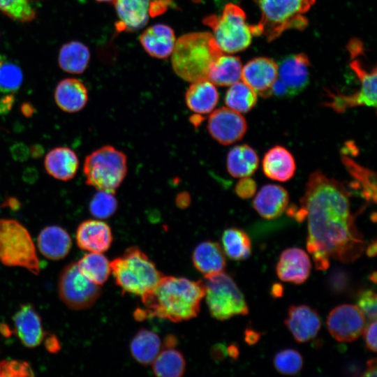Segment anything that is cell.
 Returning <instances> with one entry per match:
<instances>
[{"label":"cell","mask_w":377,"mask_h":377,"mask_svg":"<svg viewBox=\"0 0 377 377\" xmlns=\"http://www.w3.org/2000/svg\"><path fill=\"white\" fill-rule=\"evenodd\" d=\"M311 261L302 249L292 247L285 249L276 265V274L283 281L301 284L309 278Z\"/></svg>","instance_id":"17"},{"label":"cell","mask_w":377,"mask_h":377,"mask_svg":"<svg viewBox=\"0 0 377 377\" xmlns=\"http://www.w3.org/2000/svg\"><path fill=\"white\" fill-rule=\"evenodd\" d=\"M116 284L124 293L142 296L163 276L155 263L138 247L131 246L110 262Z\"/></svg>","instance_id":"5"},{"label":"cell","mask_w":377,"mask_h":377,"mask_svg":"<svg viewBox=\"0 0 377 377\" xmlns=\"http://www.w3.org/2000/svg\"><path fill=\"white\" fill-rule=\"evenodd\" d=\"M330 285L336 291L342 290L348 283V277L343 272H335L331 275Z\"/></svg>","instance_id":"46"},{"label":"cell","mask_w":377,"mask_h":377,"mask_svg":"<svg viewBox=\"0 0 377 377\" xmlns=\"http://www.w3.org/2000/svg\"><path fill=\"white\" fill-rule=\"evenodd\" d=\"M256 102L257 94L245 82L239 80L230 85L225 96L228 108L239 113L248 112Z\"/></svg>","instance_id":"37"},{"label":"cell","mask_w":377,"mask_h":377,"mask_svg":"<svg viewBox=\"0 0 377 377\" xmlns=\"http://www.w3.org/2000/svg\"><path fill=\"white\" fill-rule=\"evenodd\" d=\"M60 299L69 308L82 310L91 307L101 294V288L80 272L77 263L62 270L58 284Z\"/></svg>","instance_id":"10"},{"label":"cell","mask_w":377,"mask_h":377,"mask_svg":"<svg viewBox=\"0 0 377 377\" xmlns=\"http://www.w3.org/2000/svg\"><path fill=\"white\" fill-rule=\"evenodd\" d=\"M162 347L159 336L154 332L141 329L135 334L129 348L132 357L140 364H151Z\"/></svg>","instance_id":"30"},{"label":"cell","mask_w":377,"mask_h":377,"mask_svg":"<svg viewBox=\"0 0 377 377\" xmlns=\"http://www.w3.org/2000/svg\"><path fill=\"white\" fill-rule=\"evenodd\" d=\"M227 348L222 343L216 344L212 350V355L215 360H221L227 356Z\"/></svg>","instance_id":"49"},{"label":"cell","mask_w":377,"mask_h":377,"mask_svg":"<svg viewBox=\"0 0 377 377\" xmlns=\"http://www.w3.org/2000/svg\"><path fill=\"white\" fill-rule=\"evenodd\" d=\"M34 376L30 365L24 361L7 360L0 362V376L23 377Z\"/></svg>","instance_id":"42"},{"label":"cell","mask_w":377,"mask_h":377,"mask_svg":"<svg viewBox=\"0 0 377 377\" xmlns=\"http://www.w3.org/2000/svg\"><path fill=\"white\" fill-rule=\"evenodd\" d=\"M376 240L374 239L366 249V254L369 257H374L376 254Z\"/></svg>","instance_id":"59"},{"label":"cell","mask_w":377,"mask_h":377,"mask_svg":"<svg viewBox=\"0 0 377 377\" xmlns=\"http://www.w3.org/2000/svg\"><path fill=\"white\" fill-rule=\"evenodd\" d=\"M177 344V339L172 334L168 335L163 343V347L165 348H175Z\"/></svg>","instance_id":"56"},{"label":"cell","mask_w":377,"mask_h":377,"mask_svg":"<svg viewBox=\"0 0 377 377\" xmlns=\"http://www.w3.org/2000/svg\"><path fill=\"white\" fill-rule=\"evenodd\" d=\"M310 64L304 53L290 54L277 64V78L286 86L290 97L302 92L309 84Z\"/></svg>","instance_id":"15"},{"label":"cell","mask_w":377,"mask_h":377,"mask_svg":"<svg viewBox=\"0 0 377 377\" xmlns=\"http://www.w3.org/2000/svg\"><path fill=\"white\" fill-rule=\"evenodd\" d=\"M277 77L278 65L265 57L251 59L242 69L243 82L264 98L272 96V87Z\"/></svg>","instance_id":"14"},{"label":"cell","mask_w":377,"mask_h":377,"mask_svg":"<svg viewBox=\"0 0 377 377\" xmlns=\"http://www.w3.org/2000/svg\"><path fill=\"white\" fill-rule=\"evenodd\" d=\"M370 280L373 281L374 283L376 282V272H374L370 276Z\"/></svg>","instance_id":"60"},{"label":"cell","mask_w":377,"mask_h":377,"mask_svg":"<svg viewBox=\"0 0 377 377\" xmlns=\"http://www.w3.org/2000/svg\"><path fill=\"white\" fill-rule=\"evenodd\" d=\"M256 182L249 177H242L236 184L235 192L237 195L243 199L251 198L256 191Z\"/></svg>","instance_id":"44"},{"label":"cell","mask_w":377,"mask_h":377,"mask_svg":"<svg viewBox=\"0 0 377 377\" xmlns=\"http://www.w3.org/2000/svg\"><path fill=\"white\" fill-rule=\"evenodd\" d=\"M23 82L21 68L6 56L0 54V92L17 91Z\"/></svg>","instance_id":"38"},{"label":"cell","mask_w":377,"mask_h":377,"mask_svg":"<svg viewBox=\"0 0 377 377\" xmlns=\"http://www.w3.org/2000/svg\"><path fill=\"white\" fill-rule=\"evenodd\" d=\"M207 129L216 142L229 145L244 137L247 124L241 113L223 107L212 112L208 118Z\"/></svg>","instance_id":"13"},{"label":"cell","mask_w":377,"mask_h":377,"mask_svg":"<svg viewBox=\"0 0 377 377\" xmlns=\"http://www.w3.org/2000/svg\"><path fill=\"white\" fill-rule=\"evenodd\" d=\"M357 307L370 321L376 320L377 297L371 290L360 292L357 298Z\"/></svg>","instance_id":"43"},{"label":"cell","mask_w":377,"mask_h":377,"mask_svg":"<svg viewBox=\"0 0 377 377\" xmlns=\"http://www.w3.org/2000/svg\"><path fill=\"white\" fill-rule=\"evenodd\" d=\"M0 261L6 266L25 268L34 274L40 272L39 260L31 237L16 220H0Z\"/></svg>","instance_id":"8"},{"label":"cell","mask_w":377,"mask_h":377,"mask_svg":"<svg viewBox=\"0 0 377 377\" xmlns=\"http://www.w3.org/2000/svg\"><path fill=\"white\" fill-rule=\"evenodd\" d=\"M203 23L212 29L214 40L223 52H241L251 43V25L246 22L244 11L235 3H227L220 16L205 17Z\"/></svg>","instance_id":"7"},{"label":"cell","mask_w":377,"mask_h":377,"mask_svg":"<svg viewBox=\"0 0 377 377\" xmlns=\"http://www.w3.org/2000/svg\"><path fill=\"white\" fill-rule=\"evenodd\" d=\"M195 268L204 276L224 271L226 257L221 246L212 241H205L198 244L192 254Z\"/></svg>","instance_id":"26"},{"label":"cell","mask_w":377,"mask_h":377,"mask_svg":"<svg viewBox=\"0 0 377 377\" xmlns=\"http://www.w3.org/2000/svg\"><path fill=\"white\" fill-rule=\"evenodd\" d=\"M119 21L118 31H133L142 28L148 21L150 0H114Z\"/></svg>","instance_id":"22"},{"label":"cell","mask_w":377,"mask_h":377,"mask_svg":"<svg viewBox=\"0 0 377 377\" xmlns=\"http://www.w3.org/2000/svg\"><path fill=\"white\" fill-rule=\"evenodd\" d=\"M367 368L362 375L365 377H376V359L373 358L369 360L367 363Z\"/></svg>","instance_id":"51"},{"label":"cell","mask_w":377,"mask_h":377,"mask_svg":"<svg viewBox=\"0 0 377 377\" xmlns=\"http://www.w3.org/2000/svg\"><path fill=\"white\" fill-rule=\"evenodd\" d=\"M316 0H255L261 12L256 24L251 25L253 36L263 35L268 42L289 29L302 31L309 24L305 14Z\"/></svg>","instance_id":"4"},{"label":"cell","mask_w":377,"mask_h":377,"mask_svg":"<svg viewBox=\"0 0 377 377\" xmlns=\"http://www.w3.org/2000/svg\"><path fill=\"white\" fill-rule=\"evenodd\" d=\"M205 298L211 316L226 320L235 316H246L249 308L233 279L224 272L205 276Z\"/></svg>","instance_id":"9"},{"label":"cell","mask_w":377,"mask_h":377,"mask_svg":"<svg viewBox=\"0 0 377 377\" xmlns=\"http://www.w3.org/2000/svg\"><path fill=\"white\" fill-rule=\"evenodd\" d=\"M45 336L46 337L45 338V346L47 350L50 353L57 352L60 348L57 338L54 334L50 333H45Z\"/></svg>","instance_id":"48"},{"label":"cell","mask_w":377,"mask_h":377,"mask_svg":"<svg viewBox=\"0 0 377 377\" xmlns=\"http://www.w3.org/2000/svg\"><path fill=\"white\" fill-rule=\"evenodd\" d=\"M224 253L234 260L247 259L251 254V242L249 235L242 230L229 228L221 236Z\"/></svg>","instance_id":"34"},{"label":"cell","mask_w":377,"mask_h":377,"mask_svg":"<svg viewBox=\"0 0 377 377\" xmlns=\"http://www.w3.org/2000/svg\"><path fill=\"white\" fill-rule=\"evenodd\" d=\"M13 158L19 161H24L27 159L29 151L27 146L23 143H16L10 149Z\"/></svg>","instance_id":"47"},{"label":"cell","mask_w":377,"mask_h":377,"mask_svg":"<svg viewBox=\"0 0 377 377\" xmlns=\"http://www.w3.org/2000/svg\"><path fill=\"white\" fill-rule=\"evenodd\" d=\"M285 324L297 342L304 343L318 334L321 319L317 311L307 305H292Z\"/></svg>","instance_id":"16"},{"label":"cell","mask_w":377,"mask_h":377,"mask_svg":"<svg viewBox=\"0 0 377 377\" xmlns=\"http://www.w3.org/2000/svg\"><path fill=\"white\" fill-rule=\"evenodd\" d=\"M90 52L84 43L73 40L64 44L59 52L58 63L65 72L80 74L87 68Z\"/></svg>","instance_id":"31"},{"label":"cell","mask_w":377,"mask_h":377,"mask_svg":"<svg viewBox=\"0 0 377 377\" xmlns=\"http://www.w3.org/2000/svg\"><path fill=\"white\" fill-rule=\"evenodd\" d=\"M14 98L13 95H8L0 101V113L8 112L11 108Z\"/></svg>","instance_id":"52"},{"label":"cell","mask_w":377,"mask_h":377,"mask_svg":"<svg viewBox=\"0 0 377 377\" xmlns=\"http://www.w3.org/2000/svg\"><path fill=\"white\" fill-rule=\"evenodd\" d=\"M300 202L295 216L307 219L306 248L317 269L326 270L330 258L348 263L362 254L365 244L355 223L350 193L341 182L316 171Z\"/></svg>","instance_id":"1"},{"label":"cell","mask_w":377,"mask_h":377,"mask_svg":"<svg viewBox=\"0 0 377 377\" xmlns=\"http://www.w3.org/2000/svg\"><path fill=\"white\" fill-rule=\"evenodd\" d=\"M176 202L179 207H186L190 203L188 194L186 193H180L176 198Z\"/></svg>","instance_id":"54"},{"label":"cell","mask_w":377,"mask_h":377,"mask_svg":"<svg viewBox=\"0 0 377 377\" xmlns=\"http://www.w3.org/2000/svg\"><path fill=\"white\" fill-rule=\"evenodd\" d=\"M83 172L88 185L114 193L126 175V156L112 146L102 147L86 157Z\"/></svg>","instance_id":"6"},{"label":"cell","mask_w":377,"mask_h":377,"mask_svg":"<svg viewBox=\"0 0 377 377\" xmlns=\"http://www.w3.org/2000/svg\"><path fill=\"white\" fill-rule=\"evenodd\" d=\"M205 293L202 281L163 276L153 288L141 296L144 309H136L133 315L137 320L148 318L174 323L188 320L199 313Z\"/></svg>","instance_id":"2"},{"label":"cell","mask_w":377,"mask_h":377,"mask_svg":"<svg viewBox=\"0 0 377 377\" xmlns=\"http://www.w3.org/2000/svg\"><path fill=\"white\" fill-rule=\"evenodd\" d=\"M219 98L215 85L208 79L193 82L185 94L187 107L197 114L212 112Z\"/></svg>","instance_id":"27"},{"label":"cell","mask_w":377,"mask_h":377,"mask_svg":"<svg viewBox=\"0 0 377 377\" xmlns=\"http://www.w3.org/2000/svg\"><path fill=\"white\" fill-rule=\"evenodd\" d=\"M30 154L34 158H38L43 154V149L41 146L35 145L30 149Z\"/></svg>","instance_id":"57"},{"label":"cell","mask_w":377,"mask_h":377,"mask_svg":"<svg viewBox=\"0 0 377 377\" xmlns=\"http://www.w3.org/2000/svg\"><path fill=\"white\" fill-rule=\"evenodd\" d=\"M242 69L239 57L222 54L210 66L208 80L218 86H230L241 79Z\"/></svg>","instance_id":"32"},{"label":"cell","mask_w":377,"mask_h":377,"mask_svg":"<svg viewBox=\"0 0 377 377\" xmlns=\"http://www.w3.org/2000/svg\"><path fill=\"white\" fill-rule=\"evenodd\" d=\"M342 161L345 167L355 179V183L360 188V192L367 201H376V173L364 168L350 157L343 156Z\"/></svg>","instance_id":"36"},{"label":"cell","mask_w":377,"mask_h":377,"mask_svg":"<svg viewBox=\"0 0 377 377\" xmlns=\"http://www.w3.org/2000/svg\"><path fill=\"white\" fill-rule=\"evenodd\" d=\"M77 264L84 276L99 286L108 280L111 273L110 262L102 253L90 252L84 255Z\"/></svg>","instance_id":"35"},{"label":"cell","mask_w":377,"mask_h":377,"mask_svg":"<svg viewBox=\"0 0 377 377\" xmlns=\"http://www.w3.org/2000/svg\"><path fill=\"white\" fill-rule=\"evenodd\" d=\"M112 239L110 227L100 220H86L82 222L77 229V246L89 252L103 253L108 251Z\"/></svg>","instance_id":"18"},{"label":"cell","mask_w":377,"mask_h":377,"mask_svg":"<svg viewBox=\"0 0 377 377\" xmlns=\"http://www.w3.org/2000/svg\"><path fill=\"white\" fill-rule=\"evenodd\" d=\"M154 374L158 377H180L186 371L183 355L174 348H165L151 363Z\"/></svg>","instance_id":"33"},{"label":"cell","mask_w":377,"mask_h":377,"mask_svg":"<svg viewBox=\"0 0 377 377\" xmlns=\"http://www.w3.org/2000/svg\"><path fill=\"white\" fill-rule=\"evenodd\" d=\"M0 11L21 22L33 20L36 14L31 0H0Z\"/></svg>","instance_id":"40"},{"label":"cell","mask_w":377,"mask_h":377,"mask_svg":"<svg viewBox=\"0 0 377 377\" xmlns=\"http://www.w3.org/2000/svg\"><path fill=\"white\" fill-rule=\"evenodd\" d=\"M288 201V193L284 188L276 184H267L256 194L253 207L264 219H273L283 213Z\"/></svg>","instance_id":"20"},{"label":"cell","mask_w":377,"mask_h":377,"mask_svg":"<svg viewBox=\"0 0 377 377\" xmlns=\"http://www.w3.org/2000/svg\"><path fill=\"white\" fill-rule=\"evenodd\" d=\"M262 166L267 177L279 182H286L291 179L296 169L292 154L280 145L272 147L265 153Z\"/></svg>","instance_id":"23"},{"label":"cell","mask_w":377,"mask_h":377,"mask_svg":"<svg viewBox=\"0 0 377 377\" xmlns=\"http://www.w3.org/2000/svg\"><path fill=\"white\" fill-rule=\"evenodd\" d=\"M140 42L151 57L165 59L172 54L176 39L171 27L163 24H157L148 27L142 33Z\"/></svg>","instance_id":"21"},{"label":"cell","mask_w":377,"mask_h":377,"mask_svg":"<svg viewBox=\"0 0 377 377\" xmlns=\"http://www.w3.org/2000/svg\"><path fill=\"white\" fill-rule=\"evenodd\" d=\"M350 67L360 82V88L354 93L343 94L338 91L326 90L329 101L324 105L341 113L357 106L376 107V67L367 70L358 59L353 60Z\"/></svg>","instance_id":"11"},{"label":"cell","mask_w":377,"mask_h":377,"mask_svg":"<svg viewBox=\"0 0 377 377\" xmlns=\"http://www.w3.org/2000/svg\"><path fill=\"white\" fill-rule=\"evenodd\" d=\"M38 177L36 170L34 168H27L23 174L24 180L29 183L34 182Z\"/></svg>","instance_id":"53"},{"label":"cell","mask_w":377,"mask_h":377,"mask_svg":"<svg viewBox=\"0 0 377 377\" xmlns=\"http://www.w3.org/2000/svg\"><path fill=\"white\" fill-rule=\"evenodd\" d=\"M54 101L64 112L74 113L81 110L88 101V91L78 79L68 77L61 80L54 90Z\"/></svg>","instance_id":"24"},{"label":"cell","mask_w":377,"mask_h":377,"mask_svg":"<svg viewBox=\"0 0 377 377\" xmlns=\"http://www.w3.org/2000/svg\"><path fill=\"white\" fill-rule=\"evenodd\" d=\"M209 32H191L179 37L172 52V66L183 80L196 82L208 79L212 64L223 53Z\"/></svg>","instance_id":"3"},{"label":"cell","mask_w":377,"mask_h":377,"mask_svg":"<svg viewBox=\"0 0 377 377\" xmlns=\"http://www.w3.org/2000/svg\"><path fill=\"white\" fill-rule=\"evenodd\" d=\"M228 355L234 359H237L239 355V348L237 345L231 344L227 348Z\"/></svg>","instance_id":"58"},{"label":"cell","mask_w":377,"mask_h":377,"mask_svg":"<svg viewBox=\"0 0 377 377\" xmlns=\"http://www.w3.org/2000/svg\"><path fill=\"white\" fill-rule=\"evenodd\" d=\"M117 209L114 193L98 191L89 203L90 213L98 219H107L112 216Z\"/></svg>","instance_id":"41"},{"label":"cell","mask_w":377,"mask_h":377,"mask_svg":"<svg viewBox=\"0 0 377 377\" xmlns=\"http://www.w3.org/2000/svg\"><path fill=\"white\" fill-rule=\"evenodd\" d=\"M364 338L367 348L373 352H376V320L371 321L365 326Z\"/></svg>","instance_id":"45"},{"label":"cell","mask_w":377,"mask_h":377,"mask_svg":"<svg viewBox=\"0 0 377 377\" xmlns=\"http://www.w3.org/2000/svg\"><path fill=\"white\" fill-rule=\"evenodd\" d=\"M273 364L276 370L281 374L296 375L303 367V357L300 353L295 349H284L274 355Z\"/></svg>","instance_id":"39"},{"label":"cell","mask_w":377,"mask_h":377,"mask_svg":"<svg viewBox=\"0 0 377 377\" xmlns=\"http://www.w3.org/2000/svg\"><path fill=\"white\" fill-rule=\"evenodd\" d=\"M259 158L256 151L247 145H240L231 149L227 156V170L237 178L250 177L258 168Z\"/></svg>","instance_id":"29"},{"label":"cell","mask_w":377,"mask_h":377,"mask_svg":"<svg viewBox=\"0 0 377 377\" xmlns=\"http://www.w3.org/2000/svg\"><path fill=\"white\" fill-rule=\"evenodd\" d=\"M283 293V288L281 284L274 283L272 287L271 294L274 297H281Z\"/></svg>","instance_id":"55"},{"label":"cell","mask_w":377,"mask_h":377,"mask_svg":"<svg viewBox=\"0 0 377 377\" xmlns=\"http://www.w3.org/2000/svg\"><path fill=\"white\" fill-rule=\"evenodd\" d=\"M15 332L21 342L28 348L40 344L44 339L41 319L31 304L20 306L13 318Z\"/></svg>","instance_id":"19"},{"label":"cell","mask_w":377,"mask_h":377,"mask_svg":"<svg viewBox=\"0 0 377 377\" xmlns=\"http://www.w3.org/2000/svg\"><path fill=\"white\" fill-rule=\"evenodd\" d=\"M260 338V333L251 328H247L244 332V340L249 345L256 343Z\"/></svg>","instance_id":"50"},{"label":"cell","mask_w":377,"mask_h":377,"mask_svg":"<svg viewBox=\"0 0 377 377\" xmlns=\"http://www.w3.org/2000/svg\"><path fill=\"white\" fill-rule=\"evenodd\" d=\"M47 172L53 177L68 181L75 175L78 166V158L72 149L60 147L50 150L45 158Z\"/></svg>","instance_id":"28"},{"label":"cell","mask_w":377,"mask_h":377,"mask_svg":"<svg viewBox=\"0 0 377 377\" xmlns=\"http://www.w3.org/2000/svg\"><path fill=\"white\" fill-rule=\"evenodd\" d=\"M327 326L330 334L340 342L357 339L365 327V318L360 309L352 304H341L328 315Z\"/></svg>","instance_id":"12"},{"label":"cell","mask_w":377,"mask_h":377,"mask_svg":"<svg viewBox=\"0 0 377 377\" xmlns=\"http://www.w3.org/2000/svg\"><path fill=\"white\" fill-rule=\"evenodd\" d=\"M98 2H113L114 0H96Z\"/></svg>","instance_id":"61"},{"label":"cell","mask_w":377,"mask_h":377,"mask_svg":"<svg viewBox=\"0 0 377 377\" xmlns=\"http://www.w3.org/2000/svg\"><path fill=\"white\" fill-rule=\"evenodd\" d=\"M37 244L40 252L45 258L58 260L68 253L72 240L66 230L59 226H50L41 230L38 237Z\"/></svg>","instance_id":"25"}]
</instances>
